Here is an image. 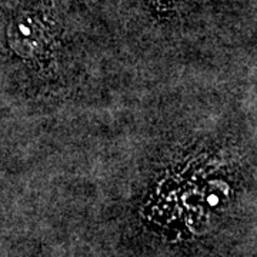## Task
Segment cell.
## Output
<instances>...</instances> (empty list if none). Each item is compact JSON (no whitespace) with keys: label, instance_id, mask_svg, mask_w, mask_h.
Returning a JSON list of instances; mask_svg holds the SVG:
<instances>
[{"label":"cell","instance_id":"1","mask_svg":"<svg viewBox=\"0 0 257 257\" xmlns=\"http://www.w3.org/2000/svg\"><path fill=\"white\" fill-rule=\"evenodd\" d=\"M159 2H162V3H170V2H172V3H173L176 0H159Z\"/></svg>","mask_w":257,"mask_h":257}]
</instances>
